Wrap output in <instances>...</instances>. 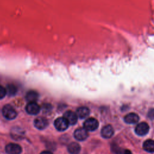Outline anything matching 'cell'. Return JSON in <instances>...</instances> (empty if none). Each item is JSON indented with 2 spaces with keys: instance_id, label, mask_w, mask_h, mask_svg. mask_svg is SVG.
I'll use <instances>...</instances> for the list:
<instances>
[{
  "instance_id": "6da1fadb",
  "label": "cell",
  "mask_w": 154,
  "mask_h": 154,
  "mask_svg": "<svg viewBox=\"0 0 154 154\" xmlns=\"http://www.w3.org/2000/svg\"><path fill=\"white\" fill-rule=\"evenodd\" d=\"M2 112L4 117L8 120H13L17 116L15 109L10 105H5L3 107Z\"/></svg>"
},
{
  "instance_id": "7a4b0ae2",
  "label": "cell",
  "mask_w": 154,
  "mask_h": 154,
  "mask_svg": "<svg viewBox=\"0 0 154 154\" xmlns=\"http://www.w3.org/2000/svg\"><path fill=\"white\" fill-rule=\"evenodd\" d=\"M99 126L98 121L94 118H88L84 123V128L87 131H93Z\"/></svg>"
},
{
  "instance_id": "3957f363",
  "label": "cell",
  "mask_w": 154,
  "mask_h": 154,
  "mask_svg": "<svg viewBox=\"0 0 154 154\" xmlns=\"http://www.w3.org/2000/svg\"><path fill=\"white\" fill-rule=\"evenodd\" d=\"M69 122L64 117H59L54 122V126L55 128L60 131H63L66 130L69 126Z\"/></svg>"
},
{
  "instance_id": "277c9868",
  "label": "cell",
  "mask_w": 154,
  "mask_h": 154,
  "mask_svg": "<svg viewBox=\"0 0 154 154\" xmlns=\"http://www.w3.org/2000/svg\"><path fill=\"white\" fill-rule=\"evenodd\" d=\"M5 151L8 154H20L22 152V147L17 144L10 143L6 146Z\"/></svg>"
},
{
  "instance_id": "5b68a950",
  "label": "cell",
  "mask_w": 154,
  "mask_h": 154,
  "mask_svg": "<svg viewBox=\"0 0 154 154\" xmlns=\"http://www.w3.org/2000/svg\"><path fill=\"white\" fill-rule=\"evenodd\" d=\"M40 110V106L36 102H29L26 106V111L29 114L36 115Z\"/></svg>"
},
{
  "instance_id": "8992f818",
  "label": "cell",
  "mask_w": 154,
  "mask_h": 154,
  "mask_svg": "<svg viewBox=\"0 0 154 154\" xmlns=\"http://www.w3.org/2000/svg\"><path fill=\"white\" fill-rule=\"evenodd\" d=\"M149 130V127L147 123L145 122H141L139 123L135 128V132L138 135H146Z\"/></svg>"
},
{
  "instance_id": "52a82bcc",
  "label": "cell",
  "mask_w": 154,
  "mask_h": 154,
  "mask_svg": "<svg viewBox=\"0 0 154 154\" xmlns=\"http://www.w3.org/2000/svg\"><path fill=\"white\" fill-rule=\"evenodd\" d=\"M88 135L87 131L85 128H78L74 132V137L78 141L85 140Z\"/></svg>"
},
{
  "instance_id": "ba28073f",
  "label": "cell",
  "mask_w": 154,
  "mask_h": 154,
  "mask_svg": "<svg viewBox=\"0 0 154 154\" xmlns=\"http://www.w3.org/2000/svg\"><path fill=\"white\" fill-rule=\"evenodd\" d=\"M64 118H65L69 122V125H75L78 120V116L72 111H67L64 114Z\"/></svg>"
},
{
  "instance_id": "9c48e42d",
  "label": "cell",
  "mask_w": 154,
  "mask_h": 154,
  "mask_svg": "<svg viewBox=\"0 0 154 154\" xmlns=\"http://www.w3.org/2000/svg\"><path fill=\"white\" fill-rule=\"evenodd\" d=\"M48 125V120L42 117H38L34 120V126L40 130L45 129Z\"/></svg>"
},
{
  "instance_id": "30bf717a",
  "label": "cell",
  "mask_w": 154,
  "mask_h": 154,
  "mask_svg": "<svg viewBox=\"0 0 154 154\" xmlns=\"http://www.w3.org/2000/svg\"><path fill=\"white\" fill-rule=\"evenodd\" d=\"M114 134V129L112 127L108 125L105 126L101 130V135L103 138H111Z\"/></svg>"
},
{
  "instance_id": "8fae6325",
  "label": "cell",
  "mask_w": 154,
  "mask_h": 154,
  "mask_svg": "<svg viewBox=\"0 0 154 154\" xmlns=\"http://www.w3.org/2000/svg\"><path fill=\"white\" fill-rule=\"evenodd\" d=\"M24 135V132L20 128L18 127H15L11 129V136L13 138L16 140H18L19 139H21L23 138Z\"/></svg>"
},
{
  "instance_id": "7c38bea8",
  "label": "cell",
  "mask_w": 154,
  "mask_h": 154,
  "mask_svg": "<svg viewBox=\"0 0 154 154\" xmlns=\"http://www.w3.org/2000/svg\"><path fill=\"white\" fill-rule=\"evenodd\" d=\"M67 150L70 154H78L81 150V146L77 143L72 142L68 145Z\"/></svg>"
},
{
  "instance_id": "4fadbf2b",
  "label": "cell",
  "mask_w": 154,
  "mask_h": 154,
  "mask_svg": "<svg viewBox=\"0 0 154 154\" xmlns=\"http://www.w3.org/2000/svg\"><path fill=\"white\" fill-rule=\"evenodd\" d=\"M126 123L129 124H133L137 123L139 120L138 116L135 113H129L127 114L124 119Z\"/></svg>"
},
{
  "instance_id": "5bb4252c",
  "label": "cell",
  "mask_w": 154,
  "mask_h": 154,
  "mask_svg": "<svg viewBox=\"0 0 154 154\" xmlns=\"http://www.w3.org/2000/svg\"><path fill=\"white\" fill-rule=\"evenodd\" d=\"M90 113V110L87 107L81 106L78 108L76 110L77 116L81 119H84L88 116Z\"/></svg>"
},
{
  "instance_id": "9a60e30c",
  "label": "cell",
  "mask_w": 154,
  "mask_h": 154,
  "mask_svg": "<svg viewBox=\"0 0 154 154\" xmlns=\"http://www.w3.org/2000/svg\"><path fill=\"white\" fill-rule=\"evenodd\" d=\"M38 98V94L33 90L29 91L26 94V99L29 102H35Z\"/></svg>"
},
{
  "instance_id": "2e32d148",
  "label": "cell",
  "mask_w": 154,
  "mask_h": 154,
  "mask_svg": "<svg viewBox=\"0 0 154 154\" xmlns=\"http://www.w3.org/2000/svg\"><path fill=\"white\" fill-rule=\"evenodd\" d=\"M143 148L148 152H154V140H146L143 144Z\"/></svg>"
},
{
  "instance_id": "e0dca14e",
  "label": "cell",
  "mask_w": 154,
  "mask_h": 154,
  "mask_svg": "<svg viewBox=\"0 0 154 154\" xmlns=\"http://www.w3.org/2000/svg\"><path fill=\"white\" fill-rule=\"evenodd\" d=\"M6 91L8 95L12 96L15 95L16 93H17V88L16 87L15 85L13 84H9L7 86Z\"/></svg>"
},
{
  "instance_id": "ac0fdd59",
  "label": "cell",
  "mask_w": 154,
  "mask_h": 154,
  "mask_svg": "<svg viewBox=\"0 0 154 154\" xmlns=\"http://www.w3.org/2000/svg\"><path fill=\"white\" fill-rule=\"evenodd\" d=\"M115 152L117 154H132L129 150H126V149H116Z\"/></svg>"
},
{
  "instance_id": "d6986e66",
  "label": "cell",
  "mask_w": 154,
  "mask_h": 154,
  "mask_svg": "<svg viewBox=\"0 0 154 154\" xmlns=\"http://www.w3.org/2000/svg\"><path fill=\"white\" fill-rule=\"evenodd\" d=\"M7 94L6 89L2 86L0 85V99L4 98Z\"/></svg>"
},
{
  "instance_id": "ffe728a7",
  "label": "cell",
  "mask_w": 154,
  "mask_h": 154,
  "mask_svg": "<svg viewBox=\"0 0 154 154\" xmlns=\"http://www.w3.org/2000/svg\"><path fill=\"white\" fill-rule=\"evenodd\" d=\"M147 116H148V117L151 120H154V109L153 108L149 109Z\"/></svg>"
},
{
  "instance_id": "44dd1931",
  "label": "cell",
  "mask_w": 154,
  "mask_h": 154,
  "mask_svg": "<svg viewBox=\"0 0 154 154\" xmlns=\"http://www.w3.org/2000/svg\"><path fill=\"white\" fill-rule=\"evenodd\" d=\"M40 154H52V152H51L49 151L45 150V151H43L42 152H41Z\"/></svg>"
}]
</instances>
